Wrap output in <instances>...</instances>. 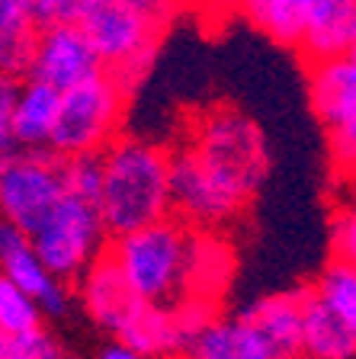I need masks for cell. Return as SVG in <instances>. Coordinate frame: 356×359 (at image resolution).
Masks as SVG:
<instances>
[{
    "instance_id": "28",
    "label": "cell",
    "mask_w": 356,
    "mask_h": 359,
    "mask_svg": "<svg viewBox=\"0 0 356 359\" xmlns=\"http://www.w3.org/2000/svg\"><path fill=\"white\" fill-rule=\"evenodd\" d=\"M132 7H138L141 13H148L151 20H157L164 26V22L173 16V10L180 7V0H128Z\"/></svg>"
},
{
    "instance_id": "10",
    "label": "cell",
    "mask_w": 356,
    "mask_h": 359,
    "mask_svg": "<svg viewBox=\"0 0 356 359\" xmlns=\"http://www.w3.org/2000/svg\"><path fill=\"white\" fill-rule=\"evenodd\" d=\"M100 67L103 65L81 22H52V26H42V32L36 36L26 74L58 90H67L87 81L90 74H97Z\"/></svg>"
},
{
    "instance_id": "30",
    "label": "cell",
    "mask_w": 356,
    "mask_h": 359,
    "mask_svg": "<svg viewBox=\"0 0 356 359\" xmlns=\"http://www.w3.org/2000/svg\"><path fill=\"white\" fill-rule=\"evenodd\" d=\"M337 177H341L343 199H347V202H356V164H350V167H343V170H337Z\"/></svg>"
},
{
    "instance_id": "24",
    "label": "cell",
    "mask_w": 356,
    "mask_h": 359,
    "mask_svg": "<svg viewBox=\"0 0 356 359\" xmlns=\"http://www.w3.org/2000/svg\"><path fill=\"white\" fill-rule=\"evenodd\" d=\"M16 93H20V81L13 74H0V157L13 154L16 132H13V109H16Z\"/></svg>"
},
{
    "instance_id": "21",
    "label": "cell",
    "mask_w": 356,
    "mask_h": 359,
    "mask_svg": "<svg viewBox=\"0 0 356 359\" xmlns=\"http://www.w3.org/2000/svg\"><path fill=\"white\" fill-rule=\"evenodd\" d=\"M315 295L324 302L331 311H337L350 327H356V266L337 257L331 266L321 273Z\"/></svg>"
},
{
    "instance_id": "16",
    "label": "cell",
    "mask_w": 356,
    "mask_h": 359,
    "mask_svg": "<svg viewBox=\"0 0 356 359\" xmlns=\"http://www.w3.org/2000/svg\"><path fill=\"white\" fill-rule=\"evenodd\" d=\"M279 359H302V292L267 295L241 311Z\"/></svg>"
},
{
    "instance_id": "32",
    "label": "cell",
    "mask_w": 356,
    "mask_h": 359,
    "mask_svg": "<svg viewBox=\"0 0 356 359\" xmlns=\"http://www.w3.org/2000/svg\"><path fill=\"white\" fill-rule=\"evenodd\" d=\"M171 359H186V356H171Z\"/></svg>"
},
{
    "instance_id": "18",
    "label": "cell",
    "mask_w": 356,
    "mask_h": 359,
    "mask_svg": "<svg viewBox=\"0 0 356 359\" xmlns=\"http://www.w3.org/2000/svg\"><path fill=\"white\" fill-rule=\"evenodd\" d=\"M32 0H0V74H26L36 45Z\"/></svg>"
},
{
    "instance_id": "12",
    "label": "cell",
    "mask_w": 356,
    "mask_h": 359,
    "mask_svg": "<svg viewBox=\"0 0 356 359\" xmlns=\"http://www.w3.org/2000/svg\"><path fill=\"white\" fill-rule=\"evenodd\" d=\"M186 359H279L267 337L260 334L244 314L237 318H218L212 314L209 321L190 334L183 346Z\"/></svg>"
},
{
    "instance_id": "22",
    "label": "cell",
    "mask_w": 356,
    "mask_h": 359,
    "mask_svg": "<svg viewBox=\"0 0 356 359\" xmlns=\"http://www.w3.org/2000/svg\"><path fill=\"white\" fill-rule=\"evenodd\" d=\"M0 359H65L52 337L42 327L20 337L0 334Z\"/></svg>"
},
{
    "instance_id": "26",
    "label": "cell",
    "mask_w": 356,
    "mask_h": 359,
    "mask_svg": "<svg viewBox=\"0 0 356 359\" xmlns=\"http://www.w3.org/2000/svg\"><path fill=\"white\" fill-rule=\"evenodd\" d=\"M334 254L356 266V202H347L334 218Z\"/></svg>"
},
{
    "instance_id": "25",
    "label": "cell",
    "mask_w": 356,
    "mask_h": 359,
    "mask_svg": "<svg viewBox=\"0 0 356 359\" xmlns=\"http://www.w3.org/2000/svg\"><path fill=\"white\" fill-rule=\"evenodd\" d=\"M97 0H32V13L39 26H52V22H81L84 13L93 7Z\"/></svg>"
},
{
    "instance_id": "6",
    "label": "cell",
    "mask_w": 356,
    "mask_h": 359,
    "mask_svg": "<svg viewBox=\"0 0 356 359\" xmlns=\"http://www.w3.org/2000/svg\"><path fill=\"white\" fill-rule=\"evenodd\" d=\"M100 65L119 81L132 83L145 74L154 45L161 39V22L141 13L128 0H97L81 20Z\"/></svg>"
},
{
    "instance_id": "23",
    "label": "cell",
    "mask_w": 356,
    "mask_h": 359,
    "mask_svg": "<svg viewBox=\"0 0 356 359\" xmlns=\"http://www.w3.org/2000/svg\"><path fill=\"white\" fill-rule=\"evenodd\" d=\"M65 173H67V189L71 193L97 202L100 183H103V161H100V154L65 157Z\"/></svg>"
},
{
    "instance_id": "31",
    "label": "cell",
    "mask_w": 356,
    "mask_h": 359,
    "mask_svg": "<svg viewBox=\"0 0 356 359\" xmlns=\"http://www.w3.org/2000/svg\"><path fill=\"white\" fill-rule=\"evenodd\" d=\"M350 55H353V58H356V45H353V52H350Z\"/></svg>"
},
{
    "instance_id": "5",
    "label": "cell",
    "mask_w": 356,
    "mask_h": 359,
    "mask_svg": "<svg viewBox=\"0 0 356 359\" xmlns=\"http://www.w3.org/2000/svg\"><path fill=\"white\" fill-rule=\"evenodd\" d=\"M29 238L45 266L61 283H71L106 250L110 231H106L97 202L67 189Z\"/></svg>"
},
{
    "instance_id": "7",
    "label": "cell",
    "mask_w": 356,
    "mask_h": 359,
    "mask_svg": "<svg viewBox=\"0 0 356 359\" xmlns=\"http://www.w3.org/2000/svg\"><path fill=\"white\" fill-rule=\"evenodd\" d=\"M67 193L65 157L52 148H16L0 157V218L32 234Z\"/></svg>"
},
{
    "instance_id": "20",
    "label": "cell",
    "mask_w": 356,
    "mask_h": 359,
    "mask_svg": "<svg viewBox=\"0 0 356 359\" xmlns=\"http://www.w3.org/2000/svg\"><path fill=\"white\" fill-rule=\"evenodd\" d=\"M42 305L26 289L13 283L7 273H0V334L20 337L42 327Z\"/></svg>"
},
{
    "instance_id": "11",
    "label": "cell",
    "mask_w": 356,
    "mask_h": 359,
    "mask_svg": "<svg viewBox=\"0 0 356 359\" xmlns=\"http://www.w3.org/2000/svg\"><path fill=\"white\" fill-rule=\"evenodd\" d=\"M0 273H7L20 289L29 292L42 305L45 314L58 318V314L67 311L65 283L42 263L29 234L22 231L20 224L7 222V218H0Z\"/></svg>"
},
{
    "instance_id": "29",
    "label": "cell",
    "mask_w": 356,
    "mask_h": 359,
    "mask_svg": "<svg viewBox=\"0 0 356 359\" xmlns=\"http://www.w3.org/2000/svg\"><path fill=\"white\" fill-rule=\"evenodd\" d=\"M97 359H151V356H145L141 350H135V346H128V344H122V340H119V344L103 346Z\"/></svg>"
},
{
    "instance_id": "4",
    "label": "cell",
    "mask_w": 356,
    "mask_h": 359,
    "mask_svg": "<svg viewBox=\"0 0 356 359\" xmlns=\"http://www.w3.org/2000/svg\"><path fill=\"white\" fill-rule=\"evenodd\" d=\"M122 112H126V83L100 67L87 81L61 90L58 122L48 148L58 157L100 154L119 138Z\"/></svg>"
},
{
    "instance_id": "19",
    "label": "cell",
    "mask_w": 356,
    "mask_h": 359,
    "mask_svg": "<svg viewBox=\"0 0 356 359\" xmlns=\"http://www.w3.org/2000/svg\"><path fill=\"white\" fill-rule=\"evenodd\" d=\"M312 4L315 0H247L244 10L253 26H260L273 42L298 48Z\"/></svg>"
},
{
    "instance_id": "17",
    "label": "cell",
    "mask_w": 356,
    "mask_h": 359,
    "mask_svg": "<svg viewBox=\"0 0 356 359\" xmlns=\"http://www.w3.org/2000/svg\"><path fill=\"white\" fill-rule=\"evenodd\" d=\"M58 106H61V90L45 81L29 77L20 83L16 93V109H13V132L20 148H48L58 122Z\"/></svg>"
},
{
    "instance_id": "9",
    "label": "cell",
    "mask_w": 356,
    "mask_h": 359,
    "mask_svg": "<svg viewBox=\"0 0 356 359\" xmlns=\"http://www.w3.org/2000/svg\"><path fill=\"white\" fill-rule=\"evenodd\" d=\"M77 295H81V305L90 314V321L110 330L116 340H122L148 308V302L135 295L122 269L106 250L77 276Z\"/></svg>"
},
{
    "instance_id": "13",
    "label": "cell",
    "mask_w": 356,
    "mask_h": 359,
    "mask_svg": "<svg viewBox=\"0 0 356 359\" xmlns=\"http://www.w3.org/2000/svg\"><path fill=\"white\" fill-rule=\"evenodd\" d=\"M308 93H312V109L327 132L356 126V58H324L312 65L308 74Z\"/></svg>"
},
{
    "instance_id": "3",
    "label": "cell",
    "mask_w": 356,
    "mask_h": 359,
    "mask_svg": "<svg viewBox=\"0 0 356 359\" xmlns=\"http://www.w3.org/2000/svg\"><path fill=\"white\" fill-rule=\"evenodd\" d=\"M190 148L202 161L212 180L237 202L251 199L267 173V148L260 128L237 109H212L202 116Z\"/></svg>"
},
{
    "instance_id": "15",
    "label": "cell",
    "mask_w": 356,
    "mask_h": 359,
    "mask_svg": "<svg viewBox=\"0 0 356 359\" xmlns=\"http://www.w3.org/2000/svg\"><path fill=\"white\" fill-rule=\"evenodd\" d=\"M302 359H356V327L312 289L302 292Z\"/></svg>"
},
{
    "instance_id": "27",
    "label": "cell",
    "mask_w": 356,
    "mask_h": 359,
    "mask_svg": "<svg viewBox=\"0 0 356 359\" xmlns=\"http://www.w3.org/2000/svg\"><path fill=\"white\" fill-rule=\"evenodd\" d=\"M193 10L209 22H225L228 16H235L237 10H244L247 0H190Z\"/></svg>"
},
{
    "instance_id": "8",
    "label": "cell",
    "mask_w": 356,
    "mask_h": 359,
    "mask_svg": "<svg viewBox=\"0 0 356 359\" xmlns=\"http://www.w3.org/2000/svg\"><path fill=\"white\" fill-rule=\"evenodd\" d=\"M171 202L183 222L202 224V228L231 222L244 209V202H237L228 189L212 180V173L202 167L190 144L171 154Z\"/></svg>"
},
{
    "instance_id": "2",
    "label": "cell",
    "mask_w": 356,
    "mask_h": 359,
    "mask_svg": "<svg viewBox=\"0 0 356 359\" xmlns=\"http://www.w3.org/2000/svg\"><path fill=\"white\" fill-rule=\"evenodd\" d=\"M106 254L116 260L135 295L148 305H180L190 299L186 289L193 234L183 228V222H173L167 215L135 231L112 234Z\"/></svg>"
},
{
    "instance_id": "1",
    "label": "cell",
    "mask_w": 356,
    "mask_h": 359,
    "mask_svg": "<svg viewBox=\"0 0 356 359\" xmlns=\"http://www.w3.org/2000/svg\"><path fill=\"white\" fill-rule=\"evenodd\" d=\"M103 183L97 209L106 231L126 234L161 222L173 212L171 202V154L141 138H116L100 151Z\"/></svg>"
},
{
    "instance_id": "14",
    "label": "cell",
    "mask_w": 356,
    "mask_h": 359,
    "mask_svg": "<svg viewBox=\"0 0 356 359\" xmlns=\"http://www.w3.org/2000/svg\"><path fill=\"white\" fill-rule=\"evenodd\" d=\"M356 45V0H315L298 52L308 65L350 55Z\"/></svg>"
}]
</instances>
